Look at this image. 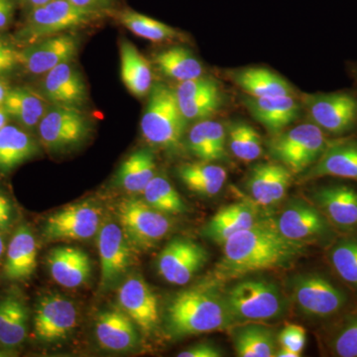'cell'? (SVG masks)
<instances>
[{
  "label": "cell",
  "instance_id": "6da1fadb",
  "mask_svg": "<svg viewBox=\"0 0 357 357\" xmlns=\"http://www.w3.org/2000/svg\"><path fill=\"white\" fill-rule=\"evenodd\" d=\"M304 251V243L284 236L276 225L258 222L223 243L218 275L220 279H234L252 272L286 267Z\"/></svg>",
  "mask_w": 357,
  "mask_h": 357
},
{
  "label": "cell",
  "instance_id": "7a4b0ae2",
  "mask_svg": "<svg viewBox=\"0 0 357 357\" xmlns=\"http://www.w3.org/2000/svg\"><path fill=\"white\" fill-rule=\"evenodd\" d=\"M166 316L169 332L175 337L217 332L234 321L225 296L206 286L177 294L169 304Z\"/></svg>",
  "mask_w": 357,
  "mask_h": 357
},
{
  "label": "cell",
  "instance_id": "3957f363",
  "mask_svg": "<svg viewBox=\"0 0 357 357\" xmlns=\"http://www.w3.org/2000/svg\"><path fill=\"white\" fill-rule=\"evenodd\" d=\"M187 122L178 107L175 91L164 84H155L141 119V132L144 139L162 149H177Z\"/></svg>",
  "mask_w": 357,
  "mask_h": 357
},
{
  "label": "cell",
  "instance_id": "277c9868",
  "mask_svg": "<svg viewBox=\"0 0 357 357\" xmlns=\"http://www.w3.org/2000/svg\"><path fill=\"white\" fill-rule=\"evenodd\" d=\"M107 14L86 10L67 0H51L28 13L18 36L30 44L88 26L102 20Z\"/></svg>",
  "mask_w": 357,
  "mask_h": 357
},
{
  "label": "cell",
  "instance_id": "5b68a950",
  "mask_svg": "<svg viewBox=\"0 0 357 357\" xmlns=\"http://www.w3.org/2000/svg\"><path fill=\"white\" fill-rule=\"evenodd\" d=\"M225 298L234 321L278 318L285 309L280 289L264 279L239 282L227 291Z\"/></svg>",
  "mask_w": 357,
  "mask_h": 357
},
{
  "label": "cell",
  "instance_id": "8992f818",
  "mask_svg": "<svg viewBox=\"0 0 357 357\" xmlns=\"http://www.w3.org/2000/svg\"><path fill=\"white\" fill-rule=\"evenodd\" d=\"M328 142L323 129L304 123L275 134L268 143L269 153L292 173H301L318 161Z\"/></svg>",
  "mask_w": 357,
  "mask_h": 357
},
{
  "label": "cell",
  "instance_id": "52a82bcc",
  "mask_svg": "<svg viewBox=\"0 0 357 357\" xmlns=\"http://www.w3.org/2000/svg\"><path fill=\"white\" fill-rule=\"evenodd\" d=\"M41 144L52 153L79 146L91 132V122L81 109L50 105L38 128Z\"/></svg>",
  "mask_w": 357,
  "mask_h": 357
},
{
  "label": "cell",
  "instance_id": "ba28073f",
  "mask_svg": "<svg viewBox=\"0 0 357 357\" xmlns=\"http://www.w3.org/2000/svg\"><path fill=\"white\" fill-rule=\"evenodd\" d=\"M119 225L129 241L139 248H150L170 231V220L144 199H122L116 208Z\"/></svg>",
  "mask_w": 357,
  "mask_h": 357
},
{
  "label": "cell",
  "instance_id": "9c48e42d",
  "mask_svg": "<svg viewBox=\"0 0 357 357\" xmlns=\"http://www.w3.org/2000/svg\"><path fill=\"white\" fill-rule=\"evenodd\" d=\"M312 123L332 134L349 132L357 121V100L347 93H314L303 96Z\"/></svg>",
  "mask_w": 357,
  "mask_h": 357
},
{
  "label": "cell",
  "instance_id": "30bf717a",
  "mask_svg": "<svg viewBox=\"0 0 357 357\" xmlns=\"http://www.w3.org/2000/svg\"><path fill=\"white\" fill-rule=\"evenodd\" d=\"M100 208L95 204H69L47 218L43 236L47 241H86L98 234L100 229Z\"/></svg>",
  "mask_w": 357,
  "mask_h": 357
},
{
  "label": "cell",
  "instance_id": "8fae6325",
  "mask_svg": "<svg viewBox=\"0 0 357 357\" xmlns=\"http://www.w3.org/2000/svg\"><path fill=\"white\" fill-rule=\"evenodd\" d=\"M100 287L109 288L121 280L133 261V245L121 225L107 222L98 232Z\"/></svg>",
  "mask_w": 357,
  "mask_h": 357
},
{
  "label": "cell",
  "instance_id": "7c38bea8",
  "mask_svg": "<svg viewBox=\"0 0 357 357\" xmlns=\"http://www.w3.org/2000/svg\"><path fill=\"white\" fill-rule=\"evenodd\" d=\"M208 251L192 239L175 238L158 256L160 276L173 285L189 283L208 261Z\"/></svg>",
  "mask_w": 357,
  "mask_h": 357
},
{
  "label": "cell",
  "instance_id": "4fadbf2b",
  "mask_svg": "<svg viewBox=\"0 0 357 357\" xmlns=\"http://www.w3.org/2000/svg\"><path fill=\"white\" fill-rule=\"evenodd\" d=\"M293 293L301 311L317 318L332 316L347 302L345 294L319 275L297 277L293 281Z\"/></svg>",
  "mask_w": 357,
  "mask_h": 357
},
{
  "label": "cell",
  "instance_id": "5bb4252c",
  "mask_svg": "<svg viewBox=\"0 0 357 357\" xmlns=\"http://www.w3.org/2000/svg\"><path fill=\"white\" fill-rule=\"evenodd\" d=\"M76 307L60 294H47L35 310L34 333L44 342H57L69 337L77 326Z\"/></svg>",
  "mask_w": 357,
  "mask_h": 357
},
{
  "label": "cell",
  "instance_id": "9a60e30c",
  "mask_svg": "<svg viewBox=\"0 0 357 357\" xmlns=\"http://www.w3.org/2000/svg\"><path fill=\"white\" fill-rule=\"evenodd\" d=\"M79 48L77 36L62 33L35 42L21 51V65L33 75H45L57 66L74 60Z\"/></svg>",
  "mask_w": 357,
  "mask_h": 357
},
{
  "label": "cell",
  "instance_id": "2e32d148",
  "mask_svg": "<svg viewBox=\"0 0 357 357\" xmlns=\"http://www.w3.org/2000/svg\"><path fill=\"white\" fill-rule=\"evenodd\" d=\"M121 309L145 333H151L159 324V301L156 294L139 276L132 275L119 290Z\"/></svg>",
  "mask_w": 357,
  "mask_h": 357
},
{
  "label": "cell",
  "instance_id": "e0dca14e",
  "mask_svg": "<svg viewBox=\"0 0 357 357\" xmlns=\"http://www.w3.org/2000/svg\"><path fill=\"white\" fill-rule=\"evenodd\" d=\"M42 96L51 105L83 109L88 102V88L73 61L63 63L44 75Z\"/></svg>",
  "mask_w": 357,
  "mask_h": 357
},
{
  "label": "cell",
  "instance_id": "ac0fdd59",
  "mask_svg": "<svg viewBox=\"0 0 357 357\" xmlns=\"http://www.w3.org/2000/svg\"><path fill=\"white\" fill-rule=\"evenodd\" d=\"M292 172L282 164L266 163L253 167L246 187L251 198L264 206H273L283 201L287 194Z\"/></svg>",
  "mask_w": 357,
  "mask_h": 357
},
{
  "label": "cell",
  "instance_id": "d6986e66",
  "mask_svg": "<svg viewBox=\"0 0 357 357\" xmlns=\"http://www.w3.org/2000/svg\"><path fill=\"white\" fill-rule=\"evenodd\" d=\"M244 105L255 121L269 132L277 134L293 123L300 114V105L292 95L272 98H244Z\"/></svg>",
  "mask_w": 357,
  "mask_h": 357
},
{
  "label": "cell",
  "instance_id": "ffe728a7",
  "mask_svg": "<svg viewBox=\"0 0 357 357\" xmlns=\"http://www.w3.org/2000/svg\"><path fill=\"white\" fill-rule=\"evenodd\" d=\"M276 227L284 236L299 243L321 236L328 229L323 215L302 201L289 204L277 220Z\"/></svg>",
  "mask_w": 357,
  "mask_h": 357
},
{
  "label": "cell",
  "instance_id": "44dd1931",
  "mask_svg": "<svg viewBox=\"0 0 357 357\" xmlns=\"http://www.w3.org/2000/svg\"><path fill=\"white\" fill-rule=\"evenodd\" d=\"M47 263L52 278L63 287H81L91 275V259L82 248L60 246L52 249Z\"/></svg>",
  "mask_w": 357,
  "mask_h": 357
},
{
  "label": "cell",
  "instance_id": "7402d4cb",
  "mask_svg": "<svg viewBox=\"0 0 357 357\" xmlns=\"http://www.w3.org/2000/svg\"><path fill=\"white\" fill-rule=\"evenodd\" d=\"M96 335L102 347L112 351H128L137 345L135 324L121 309L103 311L96 323Z\"/></svg>",
  "mask_w": 357,
  "mask_h": 357
},
{
  "label": "cell",
  "instance_id": "603a6c76",
  "mask_svg": "<svg viewBox=\"0 0 357 357\" xmlns=\"http://www.w3.org/2000/svg\"><path fill=\"white\" fill-rule=\"evenodd\" d=\"M36 267V239L27 225H20L7 248L4 277L13 281L26 280L32 276Z\"/></svg>",
  "mask_w": 357,
  "mask_h": 357
},
{
  "label": "cell",
  "instance_id": "cb8c5ba5",
  "mask_svg": "<svg viewBox=\"0 0 357 357\" xmlns=\"http://www.w3.org/2000/svg\"><path fill=\"white\" fill-rule=\"evenodd\" d=\"M326 217L344 229L357 227V192L347 185H328L314 195Z\"/></svg>",
  "mask_w": 357,
  "mask_h": 357
},
{
  "label": "cell",
  "instance_id": "d4e9b609",
  "mask_svg": "<svg viewBox=\"0 0 357 357\" xmlns=\"http://www.w3.org/2000/svg\"><path fill=\"white\" fill-rule=\"evenodd\" d=\"M326 176L357 181V142L328 143L325 152L307 172L306 178Z\"/></svg>",
  "mask_w": 357,
  "mask_h": 357
},
{
  "label": "cell",
  "instance_id": "484cf974",
  "mask_svg": "<svg viewBox=\"0 0 357 357\" xmlns=\"http://www.w3.org/2000/svg\"><path fill=\"white\" fill-rule=\"evenodd\" d=\"M259 222L255 210L245 204L225 206L204 227V234L215 243L223 244L229 237Z\"/></svg>",
  "mask_w": 357,
  "mask_h": 357
},
{
  "label": "cell",
  "instance_id": "4316f807",
  "mask_svg": "<svg viewBox=\"0 0 357 357\" xmlns=\"http://www.w3.org/2000/svg\"><path fill=\"white\" fill-rule=\"evenodd\" d=\"M232 82L252 98L293 95L291 84L276 73L265 68H245L230 74Z\"/></svg>",
  "mask_w": 357,
  "mask_h": 357
},
{
  "label": "cell",
  "instance_id": "83f0119b",
  "mask_svg": "<svg viewBox=\"0 0 357 357\" xmlns=\"http://www.w3.org/2000/svg\"><path fill=\"white\" fill-rule=\"evenodd\" d=\"M121 79L128 91L137 98L149 95L153 88V74L144 56L128 40L121 43Z\"/></svg>",
  "mask_w": 357,
  "mask_h": 357
},
{
  "label": "cell",
  "instance_id": "f1b7e54d",
  "mask_svg": "<svg viewBox=\"0 0 357 357\" xmlns=\"http://www.w3.org/2000/svg\"><path fill=\"white\" fill-rule=\"evenodd\" d=\"M227 138V129L220 122L204 119L190 129L188 146L202 161H217L225 157Z\"/></svg>",
  "mask_w": 357,
  "mask_h": 357
},
{
  "label": "cell",
  "instance_id": "f546056e",
  "mask_svg": "<svg viewBox=\"0 0 357 357\" xmlns=\"http://www.w3.org/2000/svg\"><path fill=\"white\" fill-rule=\"evenodd\" d=\"M36 140L17 126H4L0 130V172L13 170L39 154Z\"/></svg>",
  "mask_w": 357,
  "mask_h": 357
},
{
  "label": "cell",
  "instance_id": "4dcf8cb0",
  "mask_svg": "<svg viewBox=\"0 0 357 357\" xmlns=\"http://www.w3.org/2000/svg\"><path fill=\"white\" fill-rule=\"evenodd\" d=\"M50 105L43 96L30 89H9L2 107L21 126L33 130L38 128Z\"/></svg>",
  "mask_w": 357,
  "mask_h": 357
},
{
  "label": "cell",
  "instance_id": "1f68e13d",
  "mask_svg": "<svg viewBox=\"0 0 357 357\" xmlns=\"http://www.w3.org/2000/svg\"><path fill=\"white\" fill-rule=\"evenodd\" d=\"M29 312L23 301L7 296L0 301V344L15 349L24 342L28 332Z\"/></svg>",
  "mask_w": 357,
  "mask_h": 357
},
{
  "label": "cell",
  "instance_id": "d6a6232c",
  "mask_svg": "<svg viewBox=\"0 0 357 357\" xmlns=\"http://www.w3.org/2000/svg\"><path fill=\"white\" fill-rule=\"evenodd\" d=\"M155 172L156 162L153 153L148 149H140L124 160L119 167L116 180L126 192L139 194L156 176Z\"/></svg>",
  "mask_w": 357,
  "mask_h": 357
},
{
  "label": "cell",
  "instance_id": "836d02e7",
  "mask_svg": "<svg viewBox=\"0 0 357 357\" xmlns=\"http://www.w3.org/2000/svg\"><path fill=\"white\" fill-rule=\"evenodd\" d=\"M178 176L185 187L196 194L213 197L222 191L227 171L222 167L213 165L210 162L184 164L178 168Z\"/></svg>",
  "mask_w": 357,
  "mask_h": 357
},
{
  "label": "cell",
  "instance_id": "e575fe53",
  "mask_svg": "<svg viewBox=\"0 0 357 357\" xmlns=\"http://www.w3.org/2000/svg\"><path fill=\"white\" fill-rule=\"evenodd\" d=\"M154 62L164 76L180 82L204 76L203 65L189 49L176 46L159 52Z\"/></svg>",
  "mask_w": 357,
  "mask_h": 357
},
{
  "label": "cell",
  "instance_id": "d590c367",
  "mask_svg": "<svg viewBox=\"0 0 357 357\" xmlns=\"http://www.w3.org/2000/svg\"><path fill=\"white\" fill-rule=\"evenodd\" d=\"M234 349L241 357L275 356V337L270 328L260 325L237 328L234 335Z\"/></svg>",
  "mask_w": 357,
  "mask_h": 357
},
{
  "label": "cell",
  "instance_id": "8d00e7d4",
  "mask_svg": "<svg viewBox=\"0 0 357 357\" xmlns=\"http://www.w3.org/2000/svg\"><path fill=\"white\" fill-rule=\"evenodd\" d=\"M115 20L136 36L150 40L152 42H162L166 40L176 39L180 35L177 30L165 23L155 20L149 16L131 10L122 9L112 13Z\"/></svg>",
  "mask_w": 357,
  "mask_h": 357
},
{
  "label": "cell",
  "instance_id": "74e56055",
  "mask_svg": "<svg viewBox=\"0 0 357 357\" xmlns=\"http://www.w3.org/2000/svg\"><path fill=\"white\" fill-rule=\"evenodd\" d=\"M144 201L155 210L165 215H178L187 206L172 184L162 176H155L142 192Z\"/></svg>",
  "mask_w": 357,
  "mask_h": 357
},
{
  "label": "cell",
  "instance_id": "f35d334b",
  "mask_svg": "<svg viewBox=\"0 0 357 357\" xmlns=\"http://www.w3.org/2000/svg\"><path fill=\"white\" fill-rule=\"evenodd\" d=\"M230 150L236 158L244 162L255 161L262 154L261 137L252 126L237 121L227 130Z\"/></svg>",
  "mask_w": 357,
  "mask_h": 357
},
{
  "label": "cell",
  "instance_id": "ab89813d",
  "mask_svg": "<svg viewBox=\"0 0 357 357\" xmlns=\"http://www.w3.org/2000/svg\"><path fill=\"white\" fill-rule=\"evenodd\" d=\"M330 258L340 278L357 288V238L340 241L331 251Z\"/></svg>",
  "mask_w": 357,
  "mask_h": 357
},
{
  "label": "cell",
  "instance_id": "60d3db41",
  "mask_svg": "<svg viewBox=\"0 0 357 357\" xmlns=\"http://www.w3.org/2000/svg\"><path fill=\"white\" fill-rule=\"evenodd\" d=\"M222 96L220 88H215L206 93L178 102L182 114L187 121H204L215 114L222 105Z\"/></svg>",
  "mask_w": 357,
  "mask_h": 357
},
{
  "label": "cell",
  "instance_id": "b9f144b4",
  "mask_svg": "<svg viewBox=\"0 0 357 357\" xmlns=\"http://www.w3.org/2000/svg\"><path fill=\"white\" fill-rule=\"evenodd\" d=\"M218 86H220L218 82L213 77L202 76L197 79L180 82L177 89H175V93L178 102H183V100H189L192 96L201 95V93L218 88Z\"/></svg>",
  "mask_w": 357,
  "mask_h": 357
},
{
  "label": "cell",
  "instance_id": "7bdbcfd3",
  "mask_svg": "<svg viewBox=\"0 0 357 357\" xmlns=\"http://www.w3.org/2000/svg\"><path fill=\"white\" fill-rule=\"evenodd\" d=\"M278 340L281 347L290 349L302 356V352L306 347V331L301 326H286L279 333Z\"/></svg>",
  "mask_w": 357,
  "mask_h": 357
},
{
  "label": "cell",
  "instance_id": "ee69618b",
  "mask_svg": "<svg viewBox=\"0 0 357 357\" xmlns=\"http://www.w3.org/2000/svg\"><path fill=\"white\" fill-rule=\"evenodd\" d=\"M335 351L340 357H357V321L349 324L338 335Z\"/></svg>",
  "mask_w": 357,
  "mask_h": 357
},
{
  "label": "cell",
  "instance_id": "f6af8a7d",
  "mask_svg": "<svg viewBox=\"0 0 357 357\" xmlns=\"http://www.w3.org/2000/svg\"><path fill=\"white\" fill-rule=\"evenodd\" d=\"M21 65L20 52L0 41V75Z\"/></svg>",
  "mask_w": 357,
  "mask_h": 357
},
{
  "label": "cell",
  "instance_id": "bcb514c9",
  "mask_svg": "<svg viewBox=\"0 0 357 357\" xmlns=\"http://www.w3.org/2000/svg\"><path fill=\"white\" fill-rule=\"evenodd\" d=\"M67 1L86 10L110 14L114 11L117 0H67Z\"/></svg>",
  "mask_w": 357,
  "mask_h": 357
},
{
  "label": "cell",
  "instance_id": "7dc6e473",
  "mask_svg": "<svg viewBox=\"0 0 357 357\" xmlns=\"http://www.w3.org/2000/svg\"><path fill=\"white\" fill-rule=\"evenodd\" d=\"M222 352L215 345L203 342L192 345L178 354V357H220Z\"/></svg>",
  "mask_w": 357,
  "mask_h": 357
},
{
  "label": "cell",
  "instance_id": "c3c4849f",
  "mask_svg": "<svg viewBox=\"0 0 357 357\" xmlns=\"http://www.w3.org/2000/svg\"><path fill=\"white\" fill-rule=\"evenodd\" d=\"M13 206L6 195L0 192V231H6L13 225Z\"/></svg>",
  "mask_w": 357,
  "mask_h": 357
},
{
  "label": "cell",
  "instance_id": "681fc988",
  "mask_svg": "<svg viewBox=\"0 0 357 357\" xmlns=\"http://www.w3.org/2000/svg\"><path fill=\"white\" fill-rule=\"evenodd\" d=\"M15 9V0H0V30L10 24Z\"/></svg>",
  "mask_w": 357,
  "mask_h": 357
},
{
  "label": "cell",
  "instance_id": "f907efd6",
  "mask_svg": "<svg viewBox=\"0 0 357 357\" xmlns=\"http://www.w3.org/2000/svg\"><path fill=\"white\" fill-rule=\"evenodd\" d=\"M22 1L28 11H30L32 9L36 8V7L43 6V4L51 1V0H22Z\"/></svg>",
  "mask_w": 357,
  "mask_h": 357
},
{
  "label": "cell",
  "instance_id": "816d5d0a",
  "mask_svg": "<svg viewBox=\"0 0 357 357\" xmlns=\"http://www.w3.org/2000/svg\"><path fill=\"white\" fill-rule=\"evenodd\" d=\"M275 356L277 357H299L300 354H296L290 349H284V347H281L280 351H276L275 354Z\"/></svg>",
  "mask_w": 357,
  "mask_h": 357
},
{
  "label": "cell",
  "instance_id": "f5cc1de1",
  "mask_svg": "<svg viewBox=\"0 0 357 357\" xmlns=\"http://www.w3.org/2000/svg\"><path fill=\"white\" fill-rule=\"evenodd\" d=\"M9 89L7 88L6 84L3 82L0 81V107L3 105L4 100H6L7 93Z\"/></svg>",
  "mask_w": 357,
  "mask_h": 357
},
{
  "label": "cell",
  "instance_id": "db71d44e",
  "mask_svg": "<svg viewBox=\"0 0 357 357\" xmlns=\"http://www.w3.org/2000/svg\"><path fill=\"white\" fill-rule=\"evenodd\" d=\"M8 116L9 115L6 114L3 107H2V109L0 107V130H1L4 126H6L7 123H8Z\"/></svg>",
  "mask_w": 357,
  "mask_h": 357
},
{
  "label": "cell",
  "instance_id": "11a10c76",
  "mask_svg": "<svg viewBox=\"0 0 357 357\" xmlns=\"http://www.w3.org/2000/svg\"><path fill=\"white\" fill-rule=\"evenodd\" d=\"M4 252V241L3 238H2L1 234H0V258L3 255Z\"/></svg>",
  "mask_w": 357,
  "mask_h": 357
}]
</instances>
